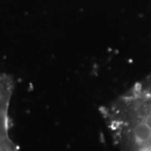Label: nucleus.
<instances>
[{
  "label": "nucleus",
  "mask_w": 151,
  "mask_h": 151,
  "mask_svg": "<svg viewBox=\"0 0 151 151\" xmlns=\"http://www.w3.org/2000/svg\"><path fill=\"white\" fill-rule=\"evenodd\" d=\"M101 113L119 151H151V76L136 82Z\"/></svg>",
  "instance_id": "obj_1"
},
{
  "label": "nucleus",
  "mask_w": 151,
  "mask_h": 151,
  "mask_svg": "<svg viewBox=\"0 0 151 151\" xmlns=\"http://www.w3.org/2000/svg\"><path fill=\"white\" fill-rule=\"evenodd\" d=\"M12 92V80L0 75V151H18V146L9 136V107Z\"/></svg>",
  "instance_id": "obj_2"
}]
</instances>
